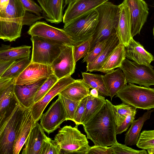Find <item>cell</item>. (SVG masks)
I'll return each mask as SVG.
<instances>
[{
	"mask_svg": "<svg viewBox=\"0 0 154 154\" xmlns=\"http://www.w3.org/2000/svg\"><path fill=\"white\" fill-rule=\"evenodd\" d=\"M75 80L71 76L58 79L43 98L34 104L30 109L35 122L40 119L44 109L50 101Z\"/></svg>",
	"mask_w": 154,
	"mask_h": 154,
	"instance_id": "15",
	"label": "cell"
},
{
	"mask_svg": "<svg viewBox=\"0 0 154 154\" xmlns=\"http://www.w3.org/2000/svg\"><path fill=\"white\" fill-rule=\"evenodd\" d=\"M44 131L36 122L26 141L22 154H40L43 143L47 137Z\"/></svg>",
	"mask_w": 154,
	"mask_h": 154,
	"instance_id": "22",
	"label": "cell"
},
{
	"mask_svg": "<svg viewBox=\"0 0 154 154\" xmlns=\"http://www.w3.org/2000/svg\"><path fill=\"white\" fill-rule=\"evenodd\" d=\"M31 48L26 45L13 47L2 44L0 48V60H16L30 57Z\"/></svg>",
	"mask_w": 154,
	"mask_h": 154,
	"instance_id": "29",
	"label": "cell"
},
{
	"mask_svg": "<svg viewBox=\"0 0 154 154\" xmlns=\"http://www.w3.org/2000/svg\"><path fill=\"white\" fill-rule=\"evenodd\" d=\"M106 39L97 43L94 47L84 58L82 62L87 64L92 63L99 55L105 46L107 39Z\"/></svg>",
	"mask_w": 154,
	"mask_h": 154,
	"instance_id": "39",
	"label": "cell"
},
{
	"mask_svg": "<svg viewBox=\"0 0 154 154\" xmlns=\"http://www.w3.org/2000/svg\"><path fill=\"white\" fill-rule=\"evenodd\" d=\"M26 11L19 0H10L5 12L0 14L1 39L11 42L20 37Z\"/></svg>",
	"mask_w": 154,
	"mask_h": 154,
	"instance_id": "2",
	"label": "cell"
},
{
	"mask_svg": "<svg viewBox=\"0 0 154 154\" xmlns=\"http://www.w3.org/2000/svg\"><path fill=\"white\" fill-rule=\"evenodd\" d=\"M29 57H26L15 60L0 78H11L15 79L30 63Z\"/></svg>",
	"mask_w": 154,
	"mask_h": 154,
	"instance_id": "32",
	"label": "cell"
},
{
	"mask_svg": "<svg viewBox=\"0 0 154 154\" xmlns=\"http://www.w3.org/2000/svg\"><path fill=\"white\" fill-rule=\"evenodd\" d=\"M10 1V0H0V14L5 12Z\"/></svg>",
	"mask_w": 154,
	"mask_h": 154,
	"instance_id": "48",
	"label": "cell"
},
{
	"mask_svg": "<svg viewBox=\"0 0 154 154\" xmlns=\"http://www.w3.org/2000/svg\"><path fill=\"white\" fill-rule=\"evenodd\" d=\"M83 125L87 138L95 145L109 146L118 142L114 105L107 99L99 110Z\"/></svg>",
	"mask_w": 154,
	"mask_h": 154,
	"instance_id": "1",
	"label": "cell"
},
{
	"mask_svg": "<svg viewBox=\"0 0 154 154\" xmlns=\"http://www.w3.org/2000/svg\"><path fill=\"white\" fill-rule=\"evenodd\" d=\"M47 79L29 85H15L14 94L19 105L24 109L31 108L35 103L34 98L36 92Z\"/></svg>",
	"mask_w": 154,
	"mask_h": 154,
	"instance_id": "18",
	"label": "cell"
},
{
	"mask_svg": "<svg viewBox=\"0 0 154 154\" xmlns=\"http://www.w3.org/2000/svg\"><path fill=\"white\" fill-rule=\"evenodd\" d=\"M96 9L98 14V21L95 33L92 37L90 50L98 42L107 39L116 33L119 17V5L111 2H107Z\"/></svg>",
	"mask_w": 154,
	"mask_h": 154,
	"instance_id": "3",
	"label": "cell"
},
{
	"mask_svg": "<svg viewBox=\"0 0 154 154\" xmlns=\"http://www.w3.org/2000/svg\"><path fill=\"white\" fill-rule=\"evenodd\" d=\"M139 148L147 150L154 148V130H144L140 134L136 144Z\"/></svg>",
	"mask_w": 154,
	"mask_h": 154,
	"instance_id": "36",
	"label": "cell"
},
{
	"mask_svg": "<svg viewBox=\"0 0 154 154\" xmlns=\"http://www.w3.org/2000/svg\"><path fill=\"white\" fill-rule=\"evenodd\" d=\"M88 96L82 99L79 103L75 111L73 122L76 125H81V120L86 107Z\"/></svg>",
	"mask_w": 154,
	"mask_h": 154,
	"instance_id": "42",
	"label": "cell"
},
{
	"mask_svg": "<svg viewBox=\"0 0 154 154\" xmlns=\"http://www.w3.org/2000/svg\"><path fill=\"white\" fill-rule=\"evenodd\" d=\"M26 10L38 16H42V10L40 6L32 0H19Z\"/></svg>",
	"mask_w": 154,
	"mask_h": 154,
	"instance_id": "41",
	"label": "cell"
},
{
	"mask_svg": "<svg viewBox=\"0 0 154 154\" xmlns=\"http://www.w3.org/2000/svg\"><path fill=\"white\" fill-rule=\"evenodd\" d=\"M36 122L33 117L30 108L24 111L19 124L14 141L13 154H18Z\"/></svg>",
	"mask_w": 154,
	"mask_h": 154,
	"instance_id": "17",
	"label": "cell"
},
{
	"mask_svg": "<svg viewBox=\"0 0 154 154\" xmlns=\"http://www.w3.org/2000/svg\"><path fill=\"white\" fill-rule=\"evenodd\" d=\"M44 18L42 16H38L26 11L23 18V25L31 26L35 23Z\"/></svg>",
	"mask_w": 154,
	"mask_h": 154,
	"instance_id": "45",
	"label": "cell"
},
{
	"mask_svg": "<svg viewBox=\"0 0 154 154\" xmlns=\"http://www.w3.org/2000/svg\"><path fill=\"white\" fill-rule=\"evenodd\" d=\"M115 111L116 122V127L120 126L127 116L137 108L131 105L122 103L117 105H114Z\"/></svg>",
	"mask_w": 154,
	"mask_h": 154,
	"instance_id": "33",
	"label": "cell"
},
{
	"mask_svg": "<svg viewBox=\"0 0 154 154\" xmlns=\"http://www.w3.org/2000/svg\"><path fill=\"white\" fill-rule=\"evenodd\" d=\"M109 0H75L69 3L63 16V21L66 23L75 18L97 7Z\"/></svg>",
	"mask_w": 154,
	"mask_h": 154,
	"instance_id": "16",
	"label": "cell"
},
{
	"mask_svg": "<svg viewBox=\"0 0 154 154\" xmlns=\"http://www.w3.org/2000/svg\"><path fill=\"white\" fill-rule=\"evenodd\" d=\"M32 44L31 63L51 65L66 45L53 43L36 36L30 38Z\"/></svg>",
	"mask_w": 154,
	"mask_h": 154,
	"instance_id": "9",
	"label": "cell"
},
{
	"mask_svg": "<svg viewBox=\"0 0 154 154\" xmlns=\"http://www.w3.org/2000/svg\"><path fill=\"white\" fill-rule=\"evenodd\" d=\"M15 60H0V77Z\"/></svg>",
	"mask_w": 154,
	"mask_h": 154,
	"instance_id": "47",
	"label": "cell"
},
{
	"mask_svg": "<svg viewBox=\"0 0 154 154\" xmlns=\"http://www.w3.org/2000/svg\"><path fill=\"white\" fill-rule=\"evenodd\" d=\"M75 0H64V8L67 5H68L69 3L74 2Z\"/></svg>",
	"mask_w": 154,
	"mask_h": 154,
	"instance_id": "50",
	"label": "cell"
},
{
	"mask_svg": "<svg viewBox=\"0 0 154 154\" xmlns=\"http://www.w3.org/2000/svg\"><path fill=\"white\" fill-rule=\"evenodd\" d=\"M136 110L129 114L119 126L116 127V134H119L126 131L134 120Z\"/></svg>",
	"mask_w": 154,
	"mask_h": 154,
	"instance_id": "43",
	"label": "cell"
},
{
	"mask_svg": "<svg viewBox=\"0 0 154 154\" xmlns=\"http://www.w3.org/2000/svg\"><path fill=\"white\" fill-rule=\"evenodd\" d=\"M61 152V147L55 140L47 137L44 140L40 154H60Z\"/></svg>",
	"mask_w": 154,
	"mask_h": 154,
	"instance_id": "38",
	"label": "cell"
},
{
	"mask_svg": "<svg viewBox=\"0 0 154 154\" xmlns=\"http://www.w3.org/2000/svg\"><path fill=\"white\" fill-rule=\"evenodd\" d=\"M125 51L126 57L140 64L149 65L154 60L153 55L133 38L125 46Z\"/></svg>",
	"mask_w": 154,
	"mask_h": 154,
	"instance_id": "21",
	"label": "cell"
},
{
	"mask_svg": "<svg viewBox=\"0 0 154 154\" xmlns=\"http://www.w3.org/2000/svg\"><path fill=\"white\" fill-rule=\"evenodd\" d=\"M150 64L145 65L131 61L125 58L119 67L125 77L127 83L149 87L154 85V69Z\"/></svg>",
	"mask_w": 154,
	"mask_h": 154,
	"instance_id": "8",
	"label": "cell"
},
{
	"mask_svg": "<svg viewBox=\"0 0 154 154\" xmlns=\"http://www.w3.org/2000/svg\"><path fill=\"white\" fill-rule=\"evenodd\" d=\"M119 5L120 14L116 32L120 43L125 46L132 38L131 33L130 14L129 9L124 1Z\"/></svg>",
	"mask_w": 154,
	"mask_h": 154,
	"instance_id": "20",
	"label": "cell"
},
{
	"mask_svg": "<svg viewBox=\"0 0 154 154\" xmlns=\"http://www.w3.org/2000/svg\"><path fill=\"white\" fill-rule=\"evenodd\" d=\"M154 109L148 110L137 119L134 120L130 128L125 134V143L128 146L136 145L140 136V131L146 121L149 119Z\"/></svg>",
	"mask_w": 154,
	"mask_h": 154,
	"instance_id": "27",
	"label": "cell"
},
{
	"mask_svg": "<svg viewBox=\"0 0 154 154\" xmlns=\"http://www.w3.org/2000/svg\"><path fill=\"white\" fill-rule=\"evenodd\" d=\"M114 154H147V151L145 149L137 150L134 149L118 142L111 146Z\"/></svg>",
	"mask_w": 154,
	"mask_h": 154,
	"instance_id": "40",
	"label": "cell"
},
{
	"mask_svg": "<svg viewBox=\"0 0 154 154\" xmlns=\"http://www.w3.org/2000/svg\"><path fill=\"white\" fill-rule=\"evenodd\" d=\"M116 96L123 103L137 108L148 110L154 108V88L128 83Z\"/></svg>",
	"mask_w": 154,
	"mask_h": 154,
	"instance_id": "6",
	"label": "cell"
},
{
	"mask_svg": "<svg viewBox=\"0 0 154 154\" xmlns=\"http://www.w3.org/2000/svg\"><path fill=\"white\" fill-rule=\"evenodd\" d=\"M114 154L111 146L110 147L100 146H91L88 154Z\"/></svg>",
	"mask_w": 154,
	"mask_h": 154,
	"instance_id": "44",
	"label": "cell"
},
{
	"mask_svg": "<svg viewBox=\"0 0 154 154\" xmlns=\"http://www.w3.org/2000/svg\"><path fill=\"white\" fill-rule=\"evenodd\" d=\"M82 79L90 88H95L98 91L99 95L103 97H109L110 95L105 83L103 75L82 72Z\"/></svg>",
	"mask_w": 154,
	"mask_h": 154,
	"instance_id": "30",
	"label": "cell"
},
{
	"mask_svg": "<svg viewBox=\"0 0 154 154\" xmlns=\"http://www.w3.org/2000/svg\"><path fill=\"white\" fill-rule=\"evenodd\" d=\"M119 43L116 33L110 37L99 55L92 63L87 64L86 71L90 72L97 71L100 66Z\"/></svg>",
	"mask_w": 154,
	"mask_h": 154,
	"instance_id": "28",
	"label": "cell"
},
{
	"mask_svg": "<svg viewBox=\"0 0 154 154\" xmlns=\"http://www.w3.org/2000/svg\"><path fill=\"white\" fill-rule=\"evenodd\" d=\"M53 72L50 65L31 63L15 79V85H27L48 78Z\"/></svg>",
	"mask_w": 154,
	"mask_h": 154,
	"instance_id": "14",
	"label": "cell"
},
{
	"mask_svg": "<svg viewBox=\"0 0 154 154\" xmlns=\"http://www.w3.org/2000/svg\"><path fill=\"white\" fill-rule=\"evenodd\" d=\"M98 17V12L95 9L65 24L63 29L74 41L79 43L93 36Z\"/></svg>",
	"mask_w": 154,
	"mask_h": 154,
	"instance_id": "5",
	"label": "cell"
},
{
	"mask_svg": "<svg viewBox=\"0 0 154 154\" xmlns=\"http://www.w3.org/2000/svg\"><path fill=\"white\" fill-rule=\"evenodd\" d=\"M103 78L111 100L119 91L127 85L125 74L119 68L106 73L103 75Z\"/></svg>",
	"mask_w": 154,
	"mask_h": 154,
	"instance_id": "24",
	"label": "cell"
},
{
	"mask_svg": "<svg viewBox=\"0 0 154 154\" xmlns=\"http://www.w3.org/2000/svg\"><path fill=\"white\" fill-rule=\"evenodd\" d=\"M15 79L11 78H0V92L13 84H15Z\"/></svg>",
	"mask_w": 154,
	"mask_h": 154,
	"instance_id": "46",
	"label": "cell"
},
{
	"mask_svg": "<svg viewBox=\"0 0 154 154\" xmlns=\"http://www.w3.org/2000/svg\"><path fill=\"white\" fill-rule=\"evenodd\" d=\"M89 89L82 79H77L60 94L71 100L79 101L90 94Z\"/></svg>",
	"mask_w": 154,
	"mask_h": 154,
	"instance_id": "26",
	"label": "cell"
},
{
	"mask_svg": "<svg viewBox=\"0 0 154 154\" xmlns=\"http://www.w3.org/2000/svg\"><path fill=\"white\" fill-rule=\"evenodd\" d=\"M148 153L149 154H154V148L147 150Z\"/></svg>",
	"mask_w": 154,
	"mask_h": 154,
	"instance_id": "51",
	"label": "cell"
},
{
	"mask_svg": "<svg viewBox=\"0 0 154 154\" xmlns=\"http://www.w3.org/2000/svg\"><path fill=\"white\" fill-rule=\"evenodd\" d=\"M40 125L44 131L49 134L60 128L66 121L64 110L59 99L52 103L47 111L40 118Z\"/></svg>",
	"mask_w": 154,
	"mask_h": 154,
	"instance_id": "13",
	"label": "cell"
},
{
	"mask_svg": "<svg viewBox=\"0 0 154 154\" xmlns=\"http://www.w3.org/2000/svg\"><path fill=\"white\" fill-rule=\"evenodd\" d=\"M92 37L80 42L73 46V54L75 62L84 57L91 50Z\"/></svg>",
	"mask_w": 154,
	"mask_h": 154,
	"instance_id": "35",
	"label": "cell"
},
{
	"mask_svg": "<svg viewBox=\"0 0 154 154\" xmlns=\"http://www.w3.org/2000/svg\"><path fill=\"white\" fill-rule=\"evenodd\" d=\"M25 109L18 104L9 116L0 124V154H13L17 132Z\"/></svg>",
	"mask_w": 154,
	"mask_h": 154,
	"instance_id": "7",
	"label": "cell"
},
{
	"mask_svg": "<svg viewBox=\"0 0 154 154\" xmlns=\"http://www.w3.org/2000/svg\"><path fill=\"white\" fill-rule=\"evenodd\" d=\"M73 46L66 45L51 65L53 73L58 79L71 76L75 72L76 63L74 58Z\"/></svg>",
	"mask_w": 154,
	"mask_h": 154,
	"instance_id": "12",
	"label": "cell"
},
{
	"mask_svg": "<svg viewBox=\"0 0 154 154\" xmlns=\"http://www.w3.org/2000/svg\"><path fill=\"white\" fill-rule=\"evenodd\" d=\"M90 94L94 97H97L99 95L98 91L95 88H93L90 91Z\"/></svg>",
	"mask_w": 154,
	"mask_h": 154,
	"instance_id": "49",
	"label": "cell"
},
{
	"mask_svg": "<svg viewBox=\"0 0 154 154\" xmlns=\"http://www.w3.org/2000/svg\"><path fill=\"white\" fill-rule=\"evenodd\" d=\"M153 36L154 37V26L153 27Z\"/></svg>",
	"mask_w": 154,
	"mask_h": 154,
	"instance_id": "52",
	"label": "cell"
},
{
	"mask_svg": "<svg viewBox=\"0 0 154 154\" xmlns=\"http://www.w3.org/2000/svg\"><path fill=\"white\" fill-rule=\"evenodd\" d=\"M58 95V98L61 101L64 110L66 121L69 120L73 121L75 111L81 100L73 101L60 94Z\"/></svg>",
	"mask_w": 154,
	"mask_h": 154,
	"instance_id": "34",
	"label": "cell"
},
{
	"mask_svg": "<svg viewBox=\"0 0 154 154\" xmlns=\"http://www.w3.org/2000/svg\"><path fill=\"white\" fill-rule=\"evenodd\" d=\"M28 33L48 41L60 45H74L79 43L74 41L63 29L51 26L46 22L37 21L30 27Z\"/></svg>",
	"mask_w": 154,
	"mask_h": 154,
	"instance_id": "10",
	"label": "cell"
},
{
	"mask_svg": "<svg viewBox=\"0 0 154 154\" xmlns=\"http://www.w3.org/2000/svg\"><path fill=\"white\" fill-rule=\"evenodd\" d=\"M78 126H65L55 136L54 140L64 153L88 154L91 146L87 137L78 130Z\"/></svg>",
	"mask_w": 154,
	"mask_h": 154,
	"instance_id": "4",
	"label": "cell"
},
{
	"mask_svg": "<svg viewBox=\"0 0 154 154\" xmlns=\"http://www.w3.org/2000/svg\"><path fill=\"white\" fill-rule=\"evenodd\" d=\"M42 10V16L47 21L58 24L63 18L64 0H37Z\"/></svg>",
	"mask_w": 154,
	"mask_h": 154,
	"instance_id": "19",
	"label": "cell"
},
{
	"mask_svg": "<svg viewBox=\"0 0 154 154\" xmlns=\"http://www.w3.org/2000/svg\"><path fill=\"white\" fill-rule=\"evenodd\" d=\"M130 12L131 33L132 38L140 33L141 30L146 22L149 14V9L143 0H124Z\"/></svg>",
	"mask_w": 154,
	"mask_h": 154,
	"instance_id": "11",
	"label": "cell"
},
{
	"mask_svg": "<svg viewBox=\"0 0 154 154\" xmlns=\"http://www.w3.org/2000/svg\"><path fill=\"white\" fill-rule=\"evenodd\" d=\"M14 84L0 92V124L11 113L19 104L15 96Z\"/></svg>",
	"mask_w": 154,
	"mask_h": 154,
	"instance_id": "23",
	"label": "cell"
},
{
	"mask_svg": "<svg viewBox=\"0 0 154 154\" xmlns=\"http://www.w3.org/2000/svg\"><path fill=\"white\" fill-rule=\"evenodd\" d=\"M125 58V46L120 43L100 66L97 71L106 73L119 68Z\"/></svg>",
	"mask_w": 154,
	"mask_h": 154,
	"instance_id": "25",
	"label": "cell"
},
{
	"mask_svg": "<svg viewBox=\"0 0 154 154\" xmlns=\"http://www.w3.org/2000/svg\"><path fill=\"white\" fill-rule=\"evenodd\" d=\"M106 103L104 97L99 95L94 97L90 94L88 96L86 107L81 120L83 125L92 117Z\"/></svg>",
	"mask_w": 154,
	"mask_h": 154,
	"instance_id": "31",
	"label": "cell"
},
{
	"mask_svg": "<svg viewBox=\"0 0 154 154\" xmlns=\"http://www.w3.org/2000/svg\"><path fill=\"white\" fill-rule=\"evenodd\" d=\"M58 80L54 73L51 75L41 86L36 92L34 98L35 103L37 102L42 99Z\"/></svg>",
	"mask_w": 154,
	"mask_h": 154,
	"instance_id": "37",
	"label": "cell"
}]
</instances>
